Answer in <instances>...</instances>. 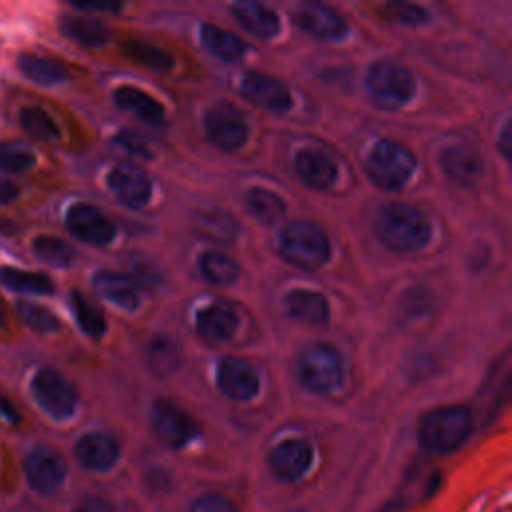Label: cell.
I'll return each mask as SVG.
<instances>
[{
  "instance_id": "obj_1",
  "label": "cell",
  "mask_w": 512,
  "mask_h": 512,
  "mask_svg": "<svg viewBox=\"0 0 512 512\" xmlns=\"http://www.w3.org/2000/svg\"><path fill=\"white\" fill-rule=\"evenodd\" d=\"M376 232L384 246L394 252L420 250L430 238L428 218L414 206L392 202L380 208Z\"/></svg>"
},
{
  "instance_id": "obj_2",
  "label": "cell",
  "mask_w": 512,
  "mask_h": 512,
  "mask_svg": "<svg viewBox=\"0 0 512 512\" xmlns=\"http://www.w3.org/2000/svg\"><path fill=\"white\" fill-rule=\"evenodd\" d=\"M472 432V414L464 406H442L428 412L418 430L420 444L432 454L458 450Z\"/></svg>"
},
{
  "instance_id": "obj_3",
  "label": "cell",
  "mask_w": 512,
  "mask_h": 512,
  "mask_svg": "<svg viewBox=\"0 0 512 512\" xmlns=\"http://www.w3.org/2000/svg\"><path fill=\"white\" fill-rule=\"evenodd\" d=\"M280 250L290 264L304 270H318L330 256L326 234L308 220H296L284 228Z\"/></svg>"
},
{
  "instance_id": "obj_4",
  "label": "cell",
  "mask_w": 512,
  "mask_h": 512,
  "mask_svg": "<svg viewBox=\"0 0 512 512\" xmlns=\"http://www.w3.org/2000/svg\"><path fill=\"white\" fill-rule=\"evenodd\" d=\"M416 168V156L402 144L392 140H380L366 154V172L386 190L402 188Z\"/></svg>"
},
{
  "instance_id": "obj_5",
  "label": "cell",
  "mask_w": 512,
  "mask_h": 512,
  "mask_svg": "<svg viewBox=\"0 0 512 512\" xmlns=\"http://www.w3.org/2000/svg\"><path fill=\"white\" fill-rule=\"evenodd\" d=\"M366 88L380 108L396 110L414 96L416 80L406 66L382 60L370 66L366 74Z\"/></svg>"
},
{
  "instance_id": "obj_6",
  "label": "cell",
  "mask_w": 512,
  "mask_h": 512,
  "mask_svg": "<svg viewBox=\"0 0 512 512\" xmlns=\"http://www.w3.org/2000/svg\"><path fill=\"white\" fill-rule=\"evenodd\" d=\"M298 374L308 390L316 394L334 392L342 382L340 354L324 342L308 344L298 356Z\"/></svg>"
},
{
  "instance_id": "obj_7",
  "label": "cell",
  "mask_w": 512,
  "mask_h": 512,
  "mask_svg": "<svg viewBox=\"0 0 512 512\" xmlns=\"http://www.w3.org/2000/svg\"><path fill=\"white\" fill-rule=\"evenodd\" d=\"M30 392L36 404L54 420H66L76 412L78 392L72 382L54 368H40L30 380Z\"/></svg>"
},
{
  "instance_id": "obj_8",
  "label": "cell",
  "mask_w": 512,
  "mask_h": 512,
  "mask_svg": "<svg viewBox=\"0 0 512 512\" xmlns=\"http://www.w3.org/2000/svg\"><path fill=\"white\" fill-rule=\"evenodd\" d=\"M204 130L210 144L224 152L238 150L248 138L246 118L228 102H218L208 108L204 116Z\"/></svg>"
},
{
  "instance_id": "obj_9",
  "label": "cell",
  "mask_w": 512,
  "mask_h": 512,
  "mask_svg": "<svg viewBox=\"0 0 512 512\" xmlns=\"http://www.w3.org/2000/svg\"><path fill=\"white\" fill-rule=\"evenodd\" d=\"M22 468L28 486L38 494L56 492L64 484L68 474V466L62 454L48 446H38L30 450L22 462Z\"/></svg>"
},
{
  "instance_id": "obj_10",
  "label": "cell",
  "mask_w": 512,
  "mask_h": 512,
  "mask_svg": "<svg viewBox=\"0 0 512 512\" xmlns=\"http://www.w3.org/2000/svg\"><path fill=\"white\" fill-rule=\"evenodd\" d=\"M152 428L156 436L170 448H184L196 434V422L176 404L168 400H158L152 408Z\"/></svg>"
},
{
  "instance_id": "obj_11",
  "label": "cell",
  "mask_w": 512,
  "mask_h": 512,
  "mask_svg": "<svg viewBox=\"0 0 512 512\" xmlns=\"http://www.w3.org/2000/svg\"><path fill=\"white\" fill-rule=\"evenodd\" d=\"M66 228L68 232L86 242V244H94V246H104L108 242H112L114 238V224L110 218H106L96 206L92 204H72L66 212Z\"/></svg>"
},
{
  "instance_id": "obj_12",
  "label": "cell",
  "mask_w": 512,
  "mask_h": 512,
  "mask_svg": "<svg viewBox=\"0 0 512 512\" xmlns=\"http://www.w3.org/2000/svg\"><path fill=\"white\" fill-rule=\"evenodd\" d=\"M312 460H314V452L310 444L302 438L282 440L268 454V464L272 474L284 482L300 480L310 470Z\"/></svg>"
},
{
  "instance_id": "obj_13",
  "label": "cell",
  "mask_w": 512,
  "mask_h": 512,
  "mask_svg": "<svg viewBox=\"0 0 512 512\" xmlns=\"http://www.w3.org/2000/svg\"><path fill=\"white\" fill-rule=\"evenodd\" d=\"M240 90L246 100L268 112H286L292 104L288 88L278 78L264 72H246Z\"/></svg>"
},
{
  "instance_id": "obj_14",
  "label": "cell",
  "mask_w": 512,
  "mask_h": 512,
  "mask_svg": "<svg viewBox=\"0 0 512 512\" xmlns=\"http://www.w3.org/2000/svg\"><path fill=\"white\" fill-rule=\"evenodd\" d=\"M218 386L236 402L250 400L258 392V372L248 360L226 356L218 364Z\"/></svg>"
},
{
  "instance_id": "obj_15",
  "label": "cell",
  "mask_w": 512,
  "mask_h": 512,
  "mask_svg": "<svg viewBox=\"0 0 512 512\" xmlns=\"http://www.w3.org/2000/svg\"><path fill=\"white\" fill-rule=\"evenodd\" d=\"M108 186L114 196L130 208L144 206L152 190L146 172L132 162H120L118 166H114L108 174Z\"/></svg>"
},
{
  "instance_id": "obj_16",
  "label": "cell",
  "mask_w": 512,
  "mask_h": 512,
  "mask_svg": "<svg viewBox=\"0 0 512 512\" xmlns=\"http://www.w3.org/2000/svg\"><path fill=\"white\" fill-rule=\"evenodd\" d=\"M294 20L304 32L320 40H340L348 32L346 20L324 4H302Z\"/></svg>"
},
{
  "instance_id": "obj_17",
  "label": "cell",
  "mask_w": 512,
  "mask_h": 512,
  "mask_svg": "<svg viewBox=\"0 0 512 512\" xmlns=\"http://www.w3.org/2000/svg\"><path fill=\"white\" fill-rule=\"evenodd\" d=\"M440 166L446 176L462 186H474L484 172V160L480 152L470 144L446 146L440 154Z\"/></svg>"
},
{
  "instance_id": "obj_18",
  "label": "cell",
  "mask_w": 512,
  "mask_h": 512,
  "mask_svg": "<svg viewBox=\"0 0 512 512\" xmlns=\"http://www.w3.org/2000/svg\"><path fill=\"white\" fill-rule=\"evenodd\" d=\"M76 460L92 472L112 468L120 456V446L114 436L106 432H88L74 446Z\"/></svg>"
},
{
  "instance_id": "obj_19",
  "label": "cell",
  "mask_w": 512,
  "mask_h": 512,
  "mask_svg": "<svg viewBox=\"0 0 512 512\" xmlns=\"http://www.w3.org/2000/svg\"><path fill=\"white\" fill-rule=\"evenodd\" d=\"M238 328V314L236 310L222 300H214L212 304H206L196 314V330L214 342L228 340Z\"/></svg>"
},
{
  "instance_id": "obj_20",
  "label": "cell",
  "mask_w": 512,
  "mask_h": 512,
  "mask_svg": "<svg viewBox=\"0 0 512 512\" xmlns=\"http://www.w3.org/2000/svg\"><path fill=\"white\" fill-rule=\"evenodd\" d=\"M294 166L300 180L314 190H324L332 186L336 180V164L322 150H316V148L300 150Z\"/></svg>"
},
{
  "instance_id": "obj_21",
  "label": "cell",
  "mask_w": 512,
  "mask_h": 512,
  "mask_svg": "<svg viewBox=\"0 0 512 512\" xmlns=\"http://www.w3.org/2000/svg\"><path fill=\"white\" fill-rule=\"evenodd\" d=\"M94 288L96 292L116 304L122 310H134L138 306V290H136V282L126 276V274H118V272H110V270H102L94 276Z\"/></svg>"
},
{
  "instance_id": "obj_22",
  "label": "cell",
  "mask_w": 512,
  "mask_h": 512,
  "mask_svg": "<svg viewBox=\"0 0 512 512\" xmlns=\"http://www.w3.org/2000/svg\"><path fill=\"white\" fill-rule=\"evenodd\" d=\"M288 314L304 324L324 326L330 318V308L326 298L320 292L312 290H292L286 296Z\"/></svg>"
},
{
  "instance_id": "obj_23",
  "label": "cell",
  "mask_w": 512,
  "mask_h": 512,
  "mask_svg": "<svg viewBox=\"0 0 512 512\" xmlns=\"http://www.w3.org/2000/svg\"><path fill=\"white\" fill-rule=\"evenodd\" d=\"M236 20L256 38L268 40L278 32V16L260 2H238L232 6Z\"/></svg>"
},
{
  "instance_id": "obj_24",
  "label": "cell",
  "mask_w": 512,
  "mask_h": 512,
  "mask_svg": "<svg viewBox=\"0 0 512 512\" xmlns=\"http://www.w3.org/2000/svg\"><path fill=\"white\" fill-rule=\"evenodd\" d=\"M18 68L26 78H30L36 84H44V86L60 84L68 78V68L60 60L42 56V54H34V52L20 54Z\"/></svg>"
},
{
  "instance_id": "obj_25",
  "label": "cell",
  "mask_w": 512,
  "mask_h": 512,
  "mask_svg": "<svg viewBox=\"0 0 512 512\" xmlns=\"http://www.w3.org/2000/svg\"><path fill=\"white\" fill-rule=\"evenodd\" d=\"M114 100L120 108L132 112L136 118L148 122V124H162L164 120V108L160 102H156L150 94L134 88V86H120L114 92Z\"/></svg>"
},
{
  "instance_id": "obj_26",
  "label": "cell",
  "mask_w": 512,
  "mask_h": 512,
  "mask_svg": "<svg viewBox=\"0 0 512 512\" xmlns=\"http://www.w3.org/2000/svg\"><path fill=\"white\" fill-rule=\"evenodd\" d=\"M60 32L68 40H72L84 48L102 46L110 38V32L104 24H100L94 18H86V16H64L60 20Z\"/></svg>"
},
{
  "instance_id": "obj_27",
  "label": "cell",
  "mask_w": 512,
  "mask_h": 512,
  "mask_svg": "<svg viewBox=\"0 0 512 512\" xmlns=\"http://www.w3.org/2000/svg\"><path fill=\"white\" fill-rule=\"evenodd\" d=\"M0 282L20 294H34V296H46L54 292V284L46 274L40 272H30V270H20L12 266H2L0 268Z\"/></svg>"
},
{
  "instance_id": "obj_28",
  "label": "cell",
  "mask_w": 512,
  "mask_h": 512,
  "mask_svg": "<svg viewBox=\"0 0 512 512\" xmlns=\"http://www.w3.org/2000/svg\"><path fill=\"white\" fill-rule=\"evenodd\" d=\"M200 38H202V44L212 54H216L218 58L228 60V62H238L246 52V44L238 36H234L232 32L222 30L214 24H202Z\"/></svg>"
},
{
  "instance_id": "obj_29",
  "label": "cell",
  "mask_w": 512,
  "mask_h": 512,
  "mask_svg": "<svg viewBox=\"0 0 512 512\" xmlns=\"http://www.w3.org/2000/svg\"><path fill=\"white\" fill-rule=\"evenodd\" d=\"M246 204H248L250 214L258 222H262L264 226H272V224L280 222L286 214L284 200L278 194H274L270 190H264V188L250 190V194L246 198Z\"/></svg>"
},
{
  "instance_id": "obj_30",
  "label": "cell",
  "mask_w": 512,
  "mask_h": 512,
  "mask_svg": "<svg viewBox=\"0 0 512 512\" xmlns=\"http://www.w3.org/2000/svg\"><path fill=\"white\" fill-rule=\"evenodd\" d=\"M146 364L156 374H170L180 364V348L168 336H156L146 346Z\"/></svg>"
},
{
  "instance_id": "obj_31",
  "label": "cell",
  "mask_w": 512,
  "mask_h": 512,
  "mask_svg": "<svg viewBox=\"0 0 512 512\" xmlns=\"http://www.w3.org/2000/svg\"><path fill=\"white\" fill-rule=\"evenodd\" d=\"M198 266L206 280H210L212 284H220V286L232 284L240 276V266L230 256H226L222 252H214V250L204 252L200 256Z\"/></svg>"
},
{
  "instance_id": "obj_32",
  "label": "cell",
  "mask_w": 512,
  "mask_h": 512,
  "mask_svg": "<svg viewBox=\"0 0 512 512\" xmlns=\"http://www.w3.org/2000/svg\"><path fill=\"white\" fill-rule=\"evenodd\" d=\"M122 48H124V54L130 60H134L140 66H146L150 70H156V72H166L174 64L172 56L166 50H162L158 46H152L144 40H126L122 44Z\"/></svg>"
},
{
  "instance_id": "obj_33",
  "label": "cell",
  "mask_w": 512,
  "mask_h": 512,
  "mask_svg": "<svg viewBox=\"0 0 512 512\" xmlns=\"http://www.w3.org/2000/svg\"><path fill=\"white\" fill-rule=\"evenodd\" d=\"M20 126L24 128V132L28 136H32L34 140H42V142H52L58 138V126L52 120V116L40 108V106H26L20 110Z\"/></svg>"
},
{
  "instance_id": "obj_34",
  "label": "cell",
  "mask_w": 512,
  "mask_h": 512,
  "mask_svg": "<svg viewBox=\"0 0 512 512\" xmlns=\"http://www.w3.org/2000/svg\"><path fill=\"white\" fill-rule=\"evenodd\" d=\"M32 250L40 260L56 268H64L74 260L72 246L58 236H48V234L36 236L32 240Z\"/></svg>"
},
{
  "instance_id": "obj_35",
  "label": "cell",
  "mask_w": 512,
  "mask_h": 512,
  "mask_svg": "<svg viewBox=\"0 0 512 512\" xmlns=\"http://www.w3.org/2000/svg\"><path fill=\"white\" fill-rule=\"evenodd\" d=\"M72 308L78 320V326L90 338H100L106 332V320L100 308H96L84 294L72 292Z\"/></svg>"
},
{
  "instance_id": "obj_36",
  "label": "cell",
  "mask_w": 512,
  "mask_h": 512,
  "mask_svg": "<svg viewBox=\"0 0 512 512\" xmlns=\"http://www.w3.org/2000/svg\"><path fill=\"white\" fill-rule=\"evenodd\" d=\"M36 156L30 146L18 140L0 142V172L20 174L34 166Z\"/></svg>"
},
{
  "instance_id": "obj_37",
  "label": "cell",
  "mask_w": 512,
  "mask_h": 512,
  "mask_svg": "<svg viewBox=\"0 0 512 512\" xmlns=\"http://www.w3.org/2000/svg\"><path fill=\"white\" fill-rule=\"evenodd\" d=\"M16 310L20 314V318L24 320V324L38 332V334H50L56 332L60 328V320L54 312H50L48 308L34 304V302H18Z\"/></svg>"
},
{
  "instance_id": "obj_38",
  "label": "cell",
  "mask_w": 512,
  "mask_h": 512,
  "mask_svg": "<svg viewBox=\"0 0 512 512\" xmlns=\"http://www.w3.org/2000/svg\"><path fill=\"white\" fill-rule=\"evenodd\" d=\"M198 228L212 236V238H218L220 242H230L236 232H238V226L234 222V218L226 212H220V210H212V212H204L200 218H198Z\"/></svg>"
},
{
  "instance_id": "obj_39",
  "label": "cell",
  "mask_w": 512,
  "mask_h": 512,
  "mask_svg": "<svg viewBox=\"0 0 512 512\" xmlns=\"http://www.w3.org/2000/svg\"><path fill=\"white\" fill-rule=\"evenodd\" d=\"M384 14L388 20H394L398 24H406V26H416L428 20V14L424 8L416 6V4H408V2H390L384 8Z\"/></svg>"
},
{
  "instance_id": "obj_40",
  "label": "cell",
  "mask_w": 512,
  "mask_h": 512,
  "mask_svg": "<svg viewBox=\"0 0 512 512\" xmlns=\"http://www.w3.org/2000/svg\"><path fill=\"white\" fill-rule=\"evenodd\" d=\"M188 512H238V508L220 494H202L190 504Z\"/></svg>"
},
{
  "instance_id": "obj_41",
  "label": "cell",
  "mask_w": 512,
  "mask_h": 512,
  "mask_svg": "<svg viewBox=\"0 0 512 512\" xmlns=\"http://www.w3.org/2000/svg\"><path fill=\"white\" fill-rule=\"evenodd\" d=\"M116 142H118L122 148H126L130 154H134V156H150V152H148V148H146V142H144L140 136H136L134 132H128V130L120 132V134L116 136Z\"/></svg>"
},
{
  "instance_id": "obj_42",
  "label": "cell",
  "mask_w": 512,
  "mask_h": 512,
  "mask_svg": "<svg viewBox=\"0 0 512 512\" xmlns=\"http://www.w3.org/2000/svg\"><path fill=\"white\" fill-rule=\"evenodd\" d=\"M74 512H116V508L102 496H88L76 504Z\"/></svg>"
},
{
  "instance_id": "obj_43",
  "label": "cell",
  "mask_w": 512,
  "mask_h": 512,
  "mask_svg": "<svg viewBox=\"0 0 512 512\" xmlns=\"http://www.w3.org/2000/svg\"><path fill=\"white\" fill-rule=\"evenodd\" d=\"M18 194H20V192H18V186H16L12 180L0 176V206L12 204V202L18 198Z\"/></svg>"
},
{
  "instance_id": "obj_44",
  "label": "cell",
  "mask_w": 512,
  "mask_h": 512,
  "mask_svg": "<svg viewBox=\"0 0 512 512\" xmlns=\"http://www.w3.org/2000/svg\"><path fill=\"white\" fill-rule=\"evenodd\" d=\"M0 416H2L6 422H10V424L20 422V414H18L16 406H14L2 392H0Z\"/></svg>"
},
{
  "instance_id": "obj_45",
  "label": "cell",
  "mask_w": 512,
  "mask_h": 512,
  "mask_svg": "<svg viewBox=\"0 0 512 512\" xmlns=\"http://www.w3.org/2000/svg\"><path fill=\"white\" fill-rule=\"evenodd\" d=\"M74 6L78 10H88V12H102V10L114 12L122 8V4H114V2H74Z\"/></svg>"
},
{
  "instance_id": "obj_46",
  "label": "cell",
  "mask_w": 512,
  "mask_h": 512,
  "mask_svg": "<svg viewBox=\"0 0 512 512\" xmlns=\"http://www.w3.org/2000/svg\"><path fill=\"white\" fill-rule=\"evenodd\" d=\"M500 148H502V152H504V156L506 158H510V126L506 124L504 128H502V138H500Z\"/></svg>"
},
{
  "instance_id": "obj_47",
  "label": "cell",
  "mask_w": 512,
  "mask_h": 512,
  "mask_svg": "<svg viewBox=\"0 0 512 512\" xmlns=\"http://www.w3.org/2000/svg\"><path fill=\"white\" fill-rule=\"evenodd\" d=\"M4 318H6V310H4V304H2V300H0V324L4 322Z\"/></svg>"
},
{
  "instance_id": "obj_48",
  "label": "cell",
  "mask_w": 512,
  "mask_h": 512,
  "mask_svg": "<svg viewBox=\"0 0 512 512\" xmlns=\"http://www.w3.org/2000/svg\"><path fill=\"white\" fill-rule=\"evenodd\" d=\"M286 512H304V510H300V508H294V510H286Z\"/></svg>"
}]
</instances>
